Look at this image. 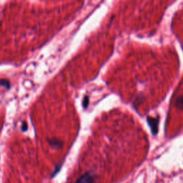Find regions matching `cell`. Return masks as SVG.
<instances>
[{"mask_svg":"<svg viewBox=\"0 0 183 183\" xmlns=\"http://www.w3.org/2000/svg\"><path fill=\"white\" fill-rule=\"evenodd\" d=\"M95 175L92 174L90 172H87L85 174L82 175L79 179H77L74 183H93L95 181Z\"/></svg>","mask_w":183,"mask_h":183,"instance_id":"1","label":"cell"},{"mask_svg":"<svg viewBox=\"0 0 183 183\" xmlns=\"http://www.w3.org/2000/svg\"><path fill=\"white\" fill-rule=\"evenodd\" d=\"M48 142L49 144L54 148L60 149L62 147V142L60 140H57V139H51V140H49Z\"/></svg>","mask_w":183,"mask_h":183,"instance_id":"2","label":"cell"},{"mask_svg":"<svg viewBox=\"0 0 183 183\" xmlns=\"http://www.w3.org/2000/svg\"><path fill=\"white\" fill-rule=\"evenodd\" d=\"M175 105H176L177 107L183 109V95L179 97L177 99L176 102H175Z\"/></svg>","mask_w":183,"mask_h":183,"instance_id":"3","label":"cell"},{"mask_svg":"<svg viewBox=\"0 0 183 183\" xmlns=\"http://www.w3.org/2000/svg\"><path fill=\"white\" fill-rule=\"evenodd\" d=\"M10 82L8 79H1L0 80V86L6 87L7 89L10 88Z\"/></svg>","mask_w":183,"mask_h":183,"instance_id":"4","label":"cell"},{"mask_svg":"<svg viewBox=\"0 0 183 183\" xmlns=\"http://www.w3.org/2000/svg\"><path fill=\"white\" fill-rule=\"evenodd\" d=\"M89 97L85 96V98L83 99V102H82V106L84 108L86 109L87 107V106H88V104H89Z\"/></svg>","mask_w":183,"mask_h":183,"instance_id":"5","label":"cell"},{"mask_svg":"<svg viewBox=\"0 0 183 183\" xmlns=\"http://www.w3.org/2000/svg\"><path fill=\"white\" fill-rule=\"evenodd\" d=\"M22 130L23 131V132H24V131H26L28 129V125H27V123H26V122H23L22 123Z\"/></svg>","mask_w":183,"mask_h":183,"instance_id":"6","label":"cell"}]
</instances>
